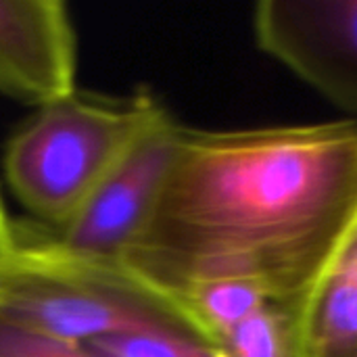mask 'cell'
<instances>
[{
	"mask_svg": "<svg viewBox=\"0 0 357 357\" xmlns=\"http://www.w3.org/2000/svg\"><path fill=\"white\" fill-rule=\"evenodd\" d=\"M77 40L61 0H0V92L42 107L71 94Z\"/></svg>",
	"mask_w": 357,
	"mask_h": 357,
	"instance_id": "6",
	"label": "cell"
},
{
	"mask_svg": "<svg viewBox=\"0 0 357 357\" xmlns=\"http://www.w3.org/2000/svg\"><path fill=\"white\" fill-rule=\"evenodd\" d=\"M105 357H220L195 328H157L109 337L92 345Z\"/></svg>",
	"mask_w": 357,
	"mask_h": 357,
	"instance_id": "9",
	"label": "cell"
},
{
	"mask_svg": "<svg viewBox=\"0 0 357 357\" xmlns=\"http://www.w3.org/2000/svg\"><path fill=\"white\" fill-rule=\"evenodd\" d=\"M174 299L220 357H301L299 307L247 282H197Z\"/></svg>",
	"mask_w": 357,
	"mask_h": 357,
	"instance_id": "7",
	"label": "cell"
},
{
	"mask_svg": "<svg viewBox=\"0 0 357 357\" xmlns=\"http://www.w3.org/2000/svg\"><path fill=\"white\" fill-rule=\"evenodd\" d=\"M341 357H357V345H356V347H351V349H349L347 354H343Z\"/></svg>",
	"mask_w": 357,
	"mask_h": 357,
	"instance_id": "12",
	"label": "cell"
},
{
	"mask_svg": "<svg viewBox=\"0 0 357 357\" xmlns=\"http://www.w3.org/2000/svg\"><path fill=\"white\" fill-rule=\"evenodd\" d=\"M182 132L184 126L165 113L67 222H13L15 243L71 261L128 266L155 215Z\"/></svg>",
	"mask_w": 357,
	"mask_h": 357,
	"instance_id": "4",
	"label": "cell"
},
{
	"mask_svg": "<svg viewBox=\"0 0 357 357\" xmlns=\"http://www.w3.org/2000/svg\"><path fill=\"white\" fill-rule=\"evenodd\" d=\"M167 111L151 92L105 96L73 90L38 107L10 136L4 178L33 222H67L134 142Z\"/></svg>",
	"mask_w": 357,
	"mask_h": 357,
	"instance_id": "2",
	"label": "cell"
},
{
	"mask_svg": "<svg viewBox=\"0 0 357 357\" xmlns=\"http://www.w3.org/2000/svg\"><path fill=\"white\" fill-rule=\"evenodd\" d=\"M301 357H341L357 345V218L299 307Z\"/></svg>",
	"mask_w": 357,
	"mask_h": 357,
	"instance_id": "8",
	"label": "cell"
},
{
	"mask_svg": "<svg viewBox=\"0 0 357 357\" xmlns=\"http://www.w3.org/2000/svg\"><path fill=\"white\" fill-rule=\"evenodd\" d=\"M0 357H105L88 345L67 343L0 318Z\"/></svg>",
	"mask_w": 357,
	"mask_h": 357,
	"instance_id": "10",
	"label": "cell"
},
{
	"mask_svg": "<svg viewBox=\"0 0 357 357\" xmlns=\"http://www.w3.org/2000/svg\"><path fill=\"white\" fill-rule=\"evenodd\" d=\"M253 31L266 54L357 113V0H261Z\"/></svg>",
	"mask_w": 357,
	"mask_h": 357,
	"instance_id": "5",
	"label": "cell"
},
{
	"mask_svg": "<svg viewBox=\"0 0 357 357\" xmlns=\"http://www.w3.org/2000/svg\"><path fill=\"white\" fill-rule=\"evenodd\" d=\"M0 318L77 345L157 328L199 331L174 297L130 266L71 261L15 238L0 266Z\"/></svg>",
	"mask_w": 357,
	"mask_h": 357,
	"instance_id": "3",
	"label": "cell"
},
{
	"mask_svg": "<svg viewBox=\"0 0 357 357\" xmlns=\"http://www.w3.org/2000/svg\"><path fill=\"white\" fill-rule=\"evenodd\" d=\"M10 249H13V222L8 220L0 199V266L10 255Z\"/></svg>",
	"mask_w": 357,
	"mask_h": 357,
	"instance_id": "11",
	"label": "cell"
},
{
	"mask_svg": "<svg viewBox=\"0 0 357 357\" xmlns=\"http://www.w3.org/2000/svg\"><path fill=\"white\" fill-rule=\"evenodd\" d=\"M357 218V121L184 126L155 215L128 266L167 293L247 282L301 307Z\"/></svg>",
	"mask_w": 357,
	"mask_h": 357,
	"instance_id": "1",
	"label": "cell"
}]
</instances>
